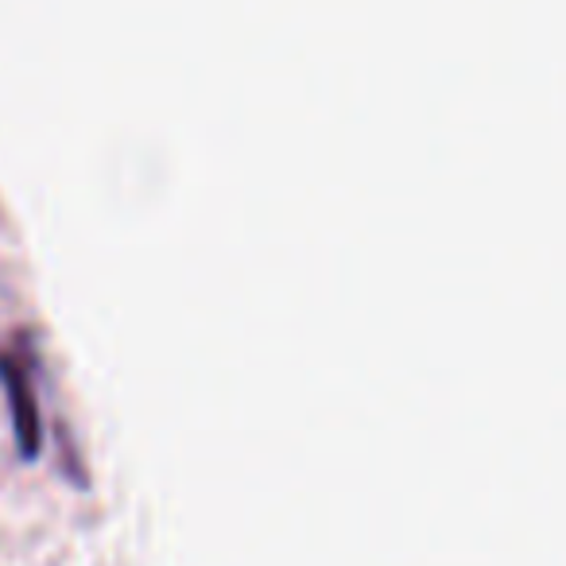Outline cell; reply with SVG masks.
<instances>
[{
	"label": "cell",
	"instance_id": "obj_1",
	"mask_svg": "<svg viewBox=\"0 0 566 566\" xmlns=\"http://www.w3.org/2000/svg\"><path fill=\"white\" fill-rule=\"evenodd\" d=\"M0 380H4V396H9L12 411V431H17V450L24 462H32L43 450V423H40V400H35L32 385H28L24 369L17 361H0Z\"/></svg>",
	"mask_w": 566,
	"mask_h": 566
}]
</instances>
